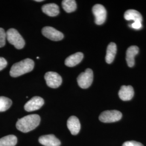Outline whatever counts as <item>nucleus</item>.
<instances>
[{
  "instance_id": "f257e3e1",
  "label": "nucleus",
  "mask_w": 146,
  "mask_h": 146,
  "mask_svg": "<svg viewBox=\"0 0 146 146\" xmlns=\"http://www.w3.org/2000/svg\"><path fill=\"white\" fill-rule=\"evenodd\" d=\"M40 121V116L37 114L27 115L18 120L16 127L19 131L28 133L36 128L39 125Z\"/></svg>"
},
{
  "instance_id": "f03ea898",
  "label": "nucleus",
  "mask_w": 146,
  "mask_h": 146,
  "mask_svg": "<svg viewBox=\"0 0 146 146\" xmlns=\"http://www.w3.org/2000/svg\"><path fill=\"white\" fill-rule=\"evenodd\" d=\"M34 67V61L31 58H26L13 65L10 71V75L13 78H17L25 74L31 72Z\"/></svg>"
},
{
  "instance_id": "7ed1b4c3",
  "label": "nucleus",
  "mask_w": 146,
  "mask_h": 146,
  "mask_svg": "<svg viewBox=\"0 0 146 146\" xmlns=\"http://www.w3.org/2000/svg\"><path fill=\"white\" fill-rule=\"evenodd\" d=\"M6 38L8 41L17 49H21L25 45L23 38L17 30L11 28L6 32Z\"/></svg>"
},
{
  "instance_id": "20e7f679",
  "label": "nucleus",
  "mask_w": 146,
  "mask_h": 146,
  "mask_svg": "<svg viewBox=\"0 0 146 146\" xmlns=\"http://www.w3.org/2000/svg\"><path fill=\"white\" fill-rule=\"evenodd\" d=\"M93 72L91 69L88 68L78 75L77 81L78 86L82 89L89 88L93 81Z\"/></svg>"
},
{
  "instance_id": "39448f33",
  "label": "nucleus",
  "mask_w": 146,
  "mask_h": 146,
  "mask_svg": "<svg viewBox=\"0 0 146 146\" xmlns=\"http://www.w3.org/2000/svg\"><path fill=\"white\" fill-rule=\"evenodd\" d=\"M122 117V113L118 110H106L100 114L99 120L104 123H112L121 120Z\"/></svg>"
},
{
  "instance_id": "423d86ee",
  "label": "nucleus",
  "mask_w": 146,
  "mask_h": 146,
  "mask_svg": "<svg viewBox=\"0 0 146 146\" xmlns=\"http://www.w3.org/2000/svg\"><path fill=\"white\" fill-rule=\"evenodd\" d=\"M44 78L48 86L52 88H57L62 82L61 76L58 73L53 72H48L46 73Z\"/></svg>"
},
{
  "instance_id": "0eeeda50",
  "label": "nucleus",
  "mask_w": 146,
  "mask_h": 146,
  "mask_svg": "<svg viewBox=\"0 0 146 146\" xmlns=\"http://www.w3.org/2000/svg\"><path fill=\"white\" fill-rule=\"evenodd\" d=\"M95 16V22L98 25L104 24L107 17V11L104 5L97 4L94 5L92 9Z\"/></svg>"
},
{
  "instance_id": "6e6552de",
  "label": "nucleus",
  "mask_w": 146,
  "mask_h": 146,
  "mask_svg": "<svg viewBox=\"0 0 146 146\" xmlns=\"http://www.w3.org/2000/svg\"><path fill=\"white\" fill-rule=\"evenodd\" d=\"M42 34L48 38L54 41H58L62 40L64 35L60 31L52 27H44L42 30Z\"/></svg>"
},
{
  "instance_id": "1a4fd4ad",
  "label": "nucleus",
  "mask_w": 146,
  "mask_h": 146,
  "mask_svg": "<svg viewBox=\"0 0 146 146\" xmlns=\"http://www.w3.org/2000/svg\"><path fill=\"white\" fill-rule=\"evenodd\" d=\"M44 104V100L39 96H35L28 101L24 108L27 111H33L40 109Z\"/></svg>"
},
{
  "instance_id": "9d476101",
  "label": "nucleus",
  "mask_w": 146,
  "mask_h": 146,
  "mask_svg": "<svg viewBox=\"0 0 146 146\" xmlns=\"http://www.w3.org/2000/svg\"><path fill=\"white\" fill-rule=\"evenodd\" d=\"M39 142L43 146H60L61 142L53 134L40 136L38 139Z\"/></svg>"
},
{
  "instance_id": "9b49d317",
  "label": "nucleus",
  "mask_w": 146,
  "mask_h": 146,
  "mask_svg": "<svg viewBox=\"0 0 146 146\" xmlns=\"http://www.w3.org/2000/svg\"><path fill=\"white\" fill-rule=\"evenodd\" d=\"M67 125L71 134L76 135L78 134L81 129V124L78 118L75 116H72L68 119Z\"/></svg>"
},
{
  "instance_id": "f8f14e48",
  "label": "nucleus",
  "mask_w": 146,
  "mask_h": 146,
  "mask_svg": "<svg viewBox=\"0 0 146 146\" xmlns=\"http://www.w3.org/2000/svg\"><path fill=\"white\" fill-rule=\"evenodd\" d=\"M134 89L131 86H122L119 92V96L120 99L125 101H129L134 96Z\"/></svg>"
},
{
  "instance_id": "ddd939ff",
  "label": "nucleus",
  "mask_w": 146,
  "mask_h": 146,
  "mask_svg": "<svg viewBox=\"0 0 146 146\" xmlns=\"http://www.w3.org/2000/svg\"><path fill=\"white\" fill-rule=\"evenodd\" d=\"M139 48L136 46L129 47L126 52V61L129 67H133L135 64V56L139 53Z\"/></svg>"
},
{
  "instance_id": "4468645a",
  "label": "nucleus",
  "mask_w": 146,
  "mask_h": 146,
  "mask_svg": "<svg viewBox=\"0 0 146 146\" xmlns=\"http://www.w3.org/2000/svg\"><path fill=\"white\" fill-rule=\"evenodd\" d=\"M84 58L82 52H78L69 56L65 60V64L69 67H73L81 62Z\"/></svg>"
},
{
  "instance_id": "2eb2a0df",
  "label": "nucleus",
  "mask_w": 146,
  "mask_h": 146,
  "mask_svg": "<svg viewBox=\"0 0 146 146\" xmlns=\"http://www.w3.org/2000/svg\"><path fill=\"white\" fill-rule=\"evenodd\" d=\"M42 11L44 14L51 17L56 16L60 13L58 6L55 3H48L43 5Z\"/></svg>"
},
{
  "instance_id": "dca6fc26",
  "label": "nucleus",
  "mask_w": 146,
  "mask_h": 146,
  "mask_svg": "<svg viewBox=\"0 0 146 146\" xmlns=\"http://www.w3.org/2000/svg\"><path fill=\"white\" fill-rule=\"evenodd\" d=\"M117 52L116 44L114 42H111L109 44L107 49V53L106 56V61L108 64L113 62Z\"/></svg>"
},
{
  "instance_id": "f3484780",
  "label": "nucleus",
  "mask_w": 146,
  "mask_h": 146,
  "mask_svg": "<svg viewBox=\"0 0 146 146\" xmlns=\"http://www.w3.org/2000/svg\"><path fill=\"white\" fill-rule=\"evenodd\" d=\"M124 17L127 21H141L142 22V17L138 11L129 9L126 11L124 14Z\"/></svg>"
},
{
  "instance_id": "a211bd4d",
  "label": "nucleus",
  "mask_w": 146,
  "mask_h": 146,
  "mask_svg": "<svg viewBox=\"0 0 146 146\" xmlns=\"http://www.w3.org/2000/svg\"><path fill=\"white\" fill-rule=\"evenodd\" d=\"M17 141V139L13 135L5 136L0 139V146H15Z\"/></svg>"
},
{
  "instance_id": "6ab92c4d",
  "label": "nucleus",
  "mask_w": 146,
  "mask_h": 146,
  "mask_svg": "<svg viewBox=\"0 0 146 146\" xmlns=\"http://www.w3.org/2000/svg\"><path fill=\"white\" fill-rule=\"evenodd\" d=\"M62 5L63 9L68 13L74 11L77 8L76 1L74 0H63Z\"/></svg>"
},
{
  "instance_id": "aec40b11",
  "label": "nucleus",
  "mask_w": 146,
  "mask_h": 146,
  "mask_svg": "<svg viewBox=\"0 0 146 146\" xmlns=\"http://www.w3.org/2000/svg\"><path fill=\"white\" fill-rule=\"evenodd\" d=\"M12 104L11 99L5 96H0V111H5L8 110Z\"/></svg>"
},
{
  "instance_id": "412c9836",
  "label": "nucleus",
  "mask_w": 146,
  "mask_h": 146,
  "mask_svg": "<svg viewBox=\"0 0 146 146\" xmlns=\"http://www.w3.org/2000/svg\"><path fill=\"white\" fill-rule=\"evenodd\" d=\"M6 33L5 30L0 28V48L4 47L5 44Z\"/></svg>"
},
{
  "instance_id": "4be33fe9",
  "label": "nucleus",
  "mask_w": 146,
  "mask_h": 146,
  "mask_svg": "<svg viewBox=\"0 0 146 146\" xmlns=\"http://www.w3.org/2000/svg\"><path fill=\"white\" fill-rule=\"evenodd\" d=\"M122 146H144L141 143L135 141H126Z\"/></svg>"
},
{
  "instance_id": "5701e85b",
  "label": "nucleus",
  "mask_w": 146,
  "mask_h": 146,
  "mask_svg": "<svg viewBox=\"0 0 146 146\" xmlns=\"http://www.w3.org/2000/svg\"><path fill=\"white\" fill-rule=\"evenodd\" d=\"M130 27L133 29H140L142 27V22H141V21L134 22V23L131 24Z\"/></svg>"
},
{
  "instance_id": "b1692460",
  "label": "nucleus",
  "mask_w": 146,
  "mask_h": 146,
  "mask_svg": "<svg viewBox=\"0 0 146 146\" xmlns=\"http://www.w3.org/2000/svg\"><path fill=\"white\" fill-rule=\"evenodd\" d=\"M7 65V62L5 58L0 57V71L6 67Z\"/></svg>"
},
{
  "instance_id": "393cba45",
  "label": "nucleus",
  "mask_w": 146,
  "mask_h": 146,
  "mask_svg": "<svg viewBox=\"0 0 146 146\" xmlns=\"http://www.w3.org/2000/svg\"><path fill=\"white\" fill-rule=\"evenodd\" d=\"M36 2H42L43 0H36Z\"/></svg>"
}]
</instances>
